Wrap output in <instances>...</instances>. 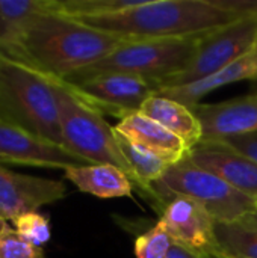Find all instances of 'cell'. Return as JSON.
Returning a JSON list of instances; mask_svg holds the SVG:
<instances>
[{
	"instance_id": "6da1fadb",
	"label": "cell",
	"mask_w": 257,
	"mask_h": 258,
	"mask_svg": "<svg viewBox=\"0 0 257 258\" xmlns=\"http://www.w3.org/2000/svg\"><path fill=\"white\" fill-rule=\"evenodd\" d=\"M124 41L59 12L32 20L12 39L0 44V54L48 77L65 80L109 56Z\"/></svg>"
},
{
	"instance_id": "7a4b0ae2",
	"label": "cell",
	"mask_w": 257,
	"mask_h": 258,
	"mask_svg": "<svg viewBox=\"0 0 257 258\" xmlns=\"http://www.w3.org/2000/svg\"><path fill=\"white\" fill-rule=\"evenodd\" d=\"M238 20L217 0H138L126 11L77 21L123 39H174L203 38Z\"/></svg>"
},
{
	"instance_id": "3957f363",
	"label": "cell",
	"mask_w": 257,
	"mask_h": 258,
	"mask_svg": "<svg viewBox=\"0 0 257 258\" xmlns=\"http://www.w3.org/2000/svg\"><path fill=\"white\" fill-rule=\"evenodd\" d=\"M0 121L64 147L55 79L0 54Z\"/></svg>"
},
{
	"instance_id": "277c9868",
	"label": "cell",
	"mask_w": 257,
	"mask_h": 258,
	"mask_svg": "<svg viewBox=\"0 0 257 258\" xmlns=\"http://www.w3.org/2000/svg\"><path fill=\"white\" fill-rule=\"evenodd\" d=\"M200 38L129 39L100 62L83 68L64 82L74 83L106 73H123L147 79L158 88L180 74L192 60Z\"/></svg>"
},
{
	"instance_id": "5b68a950",
	"label": "cell",
	"mask_w": 257,
	"mask_h": 258,
	"mask_svg": "<svg viewBox=\"0 0 257 258\" xmlns=\"http://www.w3.org/2000/svg\"><path fill=\"white\" fill-rule=\"evenodd\" d=\"M55 83L64 148L89 165H114L130 177L115 130L103 113L85 103L64 80L55 79Z\"/></svg>"
},
{
	"instance_id": "8992f818",
	"label": "cell",
	"mask_w": 257,
	"mask_h": 258,
	"mask_svg": "<svg viewBox=\"0 0 257 258\" xmlns=\"http://www.w3.org/2000/svg\"><path fill=\"white\" fill-rule=\"evenodd\" d=\"M150 192L165 198V203L177 195L188 197L203 206L217 222H239L257 212V200L194 165L188 154L174 163Z\"/></svg>"
},
{
	"instance_id": "52a82bcc",
	"label": "cell",
	"mask_w": 257,
	"mask_h": 258,
	"mask_svg": "<svg viewBox=\"0 0 257 258\" xmlns=\"http://www.w3.org/2000/svg\"><path fill=\"white\" fill-rule=\"evenodd\" d=\"M256 45L257 21L238 20L211 35L200 38L191 63L180 74L165 80L159 89L204 80L248 54Z\"/></svg>"
},
{
	"instance_id": "ba28073f",
	"label": "cell",
	"mask_w": 257,
	"mask_h": 258,
	"mask_svg": "<svg viewBox=\"0 0 257 258\" xmlns=\"http://www.w3.org/2000/svg\"><path fill=\"white\" fill-rule=\"evenodd\" d=\"M67 85L85 103L103 115H112L120 119L139 112L142 104L159 91L156 83L123 73L98 74Z\"/></svg>"
},
{
	"instance_id": "9c48e42d",
	"label": "cell",
	"mask_w": 257,
	"mask_h": 258,
	"mask_svg": "<svg viewBox=\"0 0 257 258\" xmlns=\"http://www.w3.org/2000/svg\"><path fill=\"white\" fill-rule=\"evenodd\" d=\"M174 243L182 245L206 258H218L215 219L197 201L188 197H173L158 221Z\"/></svg>"
},
{
	"instance_id": "30bf717a",
	"label": "cell",
	"mask_w": 257,
	"mask_h": 258,
	"mask_svg": "<svg viewBox=\"0 0 257 258\" xmlns=\"http://www.w3.org/2000/svg\"><path fill=\"white\" fill-rule=\"evenodd\" d=\"M0 163L68 169L89 165L64 147L21 127L0 121Z\"/></svg>"
},
{
	"instance_id": "8fae6325",
	"label": "cell",
	"mask_w": 257,
	"mask_h": 258,
	"mask_svg": "<svg viewBox=\"0 0 257 258\" xmlns=\"http://www.w3.org/2000/svg\"><path fill=\"white\" fill-rule=\"evenodd\" d=\"M65 197L67 186L62 181L24 175L0 166V216L5 221H14Z\"/></svg>"
},
{
	"instance_id": "7c38bea8",
	"label": "cell",
	"mask_w": 257,
	"mask_h": 258,
	"mask_svg": "<svg viewBox=\"0 0 257 258\" xmlns=\"http://www.w3.org/2000/svg\"><path fill=\"white\" fill-rule=\"evenodd\" d=\"M191 162L257 200V165L221 141H201L188 153Z\"/></svg>"
},
{
	"instance_id": "4fadbf2b",
	"label": "cell",
	"mask_w": 257,
	"mask_h": 258,
	"mask_svg": "<svg viewBox=\"0 0 257 258\" xmlns=\"http://www.w3.org/2000/svg\"><path fill=\"white\" fill-rule=\"evenodd\" d=\"M192 110L201 124L203 141H224L257 133V95L250 94L214 104L200 103Z\"/></svg>"
},
{
	"instance_id": "5bb4252c",
	"label": "cell",
	"mask_w": 257,
	"mask_h": 258,
	"mask_svg": "<svg viewBox=\"0 0 257 258\" xmlns=\"http://www.w3.org/2000/svg\"><path fill=\"white\" fill-rule=\"evenodd\" d=\"M114 130L129 142L173 159L174 162H179L189 153L188 145L180 138L141 112L124 116L117 122V125H114Z\"/></svg>"
},
{
	"instance_id": "9a60e30c",
	"label": "cell",
	"mask_w": 257,
	"mask_h": 258,
	"mask_svg": "<svg viewBox=\"0 0 257 258\" xmlns=\"http://www.w3.org/2000/svg\"><path fill=\"white\" fill-rule=\"evenodd\" d=\"M254 77H257V45L248 54L235 60L229 67L215 73L214 76H211L204 80H200V82L183 85V86L159 89L158 95L176 100L188 107H194V106L200 104V100L203 97H206L208 94H211L223 86L236 83V82L253 80Z\"/></svg>"
},
{
	"instance_id": "2e32d148",
	"label": "cell",
	"mask_w": 257,
	"mask_h": 258,
	"mask_svg": "<svg viewBox=\"0 0 257 258\" xmlns=\"http://www.w3.org/2000/svg\"><path fill=\"white\" fill-rule=\"evenodd\" d=\"M65 178L80 192L97 198H130L133 181L114 165H83L65 169Z\"/></svg>"
},
{
	"instance_id": "e0dca14e",
	"label": "cell",
	"mask_w": 257,
	"mask_h": 258,
	"mask_svg": "<svg viewBox=\"0 0 257 258\" xmlns=\"http://www.w3.org/2000/svg\"><path fill=\"white\" fill-rule=\"evenodd\" d=\"M139 112L180 138L188 145L189 151L203 141V128L195 112L192 107L176 100L155 94L142 104Z\"/></svg>"
},
{
	"instance_id": "ac0fdd59",
	"label": "cell",
	"mask_w": 257,
	"mask_h": 258,
	"mask_svg": "<svg viewBox=\"0 0 257 258\" xmlns=\"http://www.w3.org/2000/svg\"><path fill=\"white\" fill-rule=\"evenodd\" d=\"M117 135V133H115ZM117 141L120 145V150L126 159V163L130 171L132 181L138 183L139 186L145 187L147 190H151V186L159 183L167 171L177 162L173 159H168L165 156L151 153L148 150H144L127 139L117 135Z\"/></svg>"
},
{
	"instance_id": "d6986e66",
	"label": "cell",
	"mask_w": 257,
	"mask_h": 258,
	"mask_svg": "<svg viewBox=\"0 0 257 258\" xmlns=\"http://www.w3.org/2000/svg\"><path fill=\"white\" fill-rule=\"evenodd\" d=\"M58 12V0H0V44L12 39L39 15Z\"/></svg>"
},
{
	"instance_id": "ffe728a7",
	"label": "cell",
	"mask_w": 257,
	"mask_h": 258,
	"mask_svg": "<svg viewBox=\"0 0 257 258\" xmlns=\"http://www.w3.org/2000/svg\"><path fill=\"white\" fill-rule=\"evenodd\" d=\"M218 258H257V230L241 222H215Z\"/></svg>"
},
{
	"instance_id": "44dd1931",
	"label": "cell",
	"mask_w": 257,
	"mask_h": 258,
	"mask_svg": "<svg viewBox=\"0 0 257 258\" xmlns=\"http://www.w3.org/2000/svg\"><path fill=\"white\" fill-rule=\"evenodd\" d=\"M174 240L158 222L155 227L135 239L133 252L136 258H165L173 248Z\"/></svg>"
},
{
	"instance_id": "7402d4cb",
	"label": "cell",
	"mask_w": 257,
	"mask_h": 258,
	"mask_svg": "<svg viewBox=\"0 0 257 258\" xmlns=\"http://www.w3.org/2000/svg\"><path fill=\"white\" fill-rule=\"evenodd\" d=\"M15 231L26 239L29 243L42 248L52 237V228H50V221L47 216L38 213V212H30L17 216L12 221Z\"/></svg>"
},
{
	"instance_id": "603a6c76",
	"label": "cell",
	"mask_w": 257,
	"mask_h": 258,
	"mask_svg": "<svg viewBox=\"0 0 257 258\" xmlns=\"http://www.w3.org/2000/svg\"><path fill=\"white\" fill-rule=\"evenodd\" d=\"M0 258H44V251L8 227L0 236Z\"/></svg>"
},
{
	"instance_id": "cb8c5ba5",
	"label": "cell",
	"mask_w": 257,
	"mask_h": 258,
	"mask_svg": "<svg viewBox=\"0 0 257 258\" xmlns=\"http://www.w3.org/2000/svg\"><path fill=\"white\" fill-rule=\"evenodd\" d=\"M217 3L233 12L239 20L257 21V0H217Z\"/></svg>"
},
{
	"instance_id": "d4e9b609",
	"label": "cell",
	"mask_w": 257,
	"mask_h": 258,
	"mask_svg": "<svg viewBox=\"0 0 257 258\" xmlns=\"http://www.w3.org/2000/svg\"><path fill=\"white\" fill-rule=\"evenodd\" d=\"M236 150L238 153L244 154L250 160H253L257 165V133H250V135H242V136H233L229 139L221 141Z\"/></svg>"
},
{
	"instance_id": "484cf974",
	"label": "cell",
	"mask_w": 257,
	"mask_h": 258,
	"mask_svg": "<svg viewBox=\"0 0 257 258\" xmlns=\"http://www.w3.org/2000/svg\"><path fill=\"white\" fill-rule=\"evenodd\" d=\"M165 258H206V257H203V255H200V254H197V252H194V251H191V249H188V248H185V246H182V245L174 243V245H173V248L170 249V252L167 254V257Z\"/></svg>"
},
{
	"instance_id": "4316f807",
	"label": "cell",
	"mask_w": 257,
	"mask_h": 258,
	"mask_svg": "<svg viewBox=\"0 0 257 258\" xmlns=\"http://www.w3.org/2000/svg\"><path fill=\"white\" fill-rule=\"evenodd\" d=\"M239 222H241L242 225H247V227H250V228L257 230V212L247 215V216H245L244 219H241Z\"/></svg>"
},
{
	"instance_id": "83f0119b",
	"label": "cell",
	"mask_w": 257,
	"mask_h": 258,
	"mask_svg": "<svg viewBox=\"0 0 257 258\" xmlns=\"http://www.w3.org/2000/svg\"><path fill=\"white\" fill-rule=\"evenodd\" d=\"M250 82H251V85H250V94L251 95H257V77H254Z\"/></svg>"
},
{
	"instance_id": "f1b7e54d",
	"label": "cell",
	"mask_w": 257,
	"mask_h": 258,
	"mask_svg": "<svg viewBox=\"0 0 257 258\" xmlns=\"http://www.w3.org/2000/svg\"><path fill=\"white\" fill-rule=\"evenodd\" d=\"M8 227H9V225H8V221H5V219L0 216V236H2V233H3Z\"/></svg>"
}]
</instances>
